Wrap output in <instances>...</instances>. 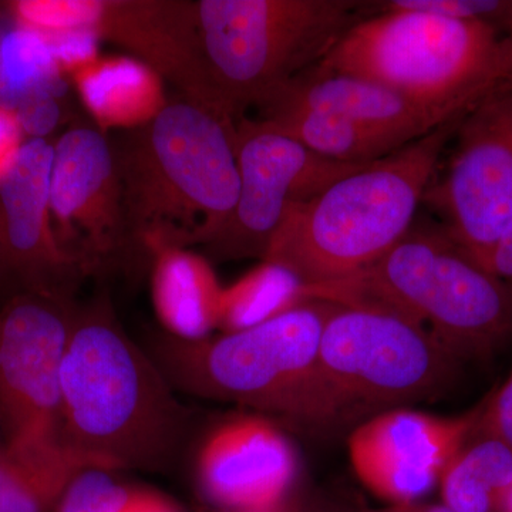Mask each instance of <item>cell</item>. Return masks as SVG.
<instances>
[{
  "mask_svg": "<svg viewBox=\"0 0 512 512\" xmlns=\"http://www.w3.org/2000/svg\"><path fill=\"white\" fill-rule=\"evenodd\" d=\"M60 383L64 446L111 471L163 470L180 456L194 414L107 296L77 306Z\"/></svg>",
  "mask_w": 512,
  "mask_h": 512,
  "instance_id": "obj_1",
  "label": "cell"
},
{
  "mask_svg": "<svg viewBox=\"0 0 512 512\" xmlns=\"http://www.w3.org/2000/svg\"><path fill=\"white\" fill-rule=\"evenodd\" d=\"M237 120L181 97L113 143L136 258L202 247L228 220L239 191Z\"/></svg>",
  "mask_w": 512,
  "mask_h": 512,
  "instance_id": "obj_2",
  "label": "cell"
},
{
  "mask_svg": "<svg viewBox=\"0 0 512 512\" xmlns=\"http://www.w3.org/2000/svg\"><path fill=\"white\" fill-rule=\"evenodd\" d=\"M464 117L292 207L262 262L291 272L306 289L338 284L376 264L412 228L441 154Z\"/></svg>",
  "mask_w": 512,
  "mask_h": 512,
  "instance_id": "obj_3",
  "label": "cell"
},
{
  "mask_svg": "<svg viewBox=\"0 0 512 512\" xmlns=\"http://www.w3.org/2000/svg\"><path fill=\"white\" fill-rule=\"evenodd\" d=\"M335 302L308 298L261 325L197 342L167 335L151 356L177 392L234 403L261 416L320 426L338 421L319 365Z\"/></svg>",
  "mask_w": 512,
  "mask_h": 512,
  "instance_id": "obj_4",
  "label": "cell"
},
{
  "mask_svg": "<svg viewBox=\"0 0 512 512\" xmlns=\"http://www.w3.org/2000/svg\"><path fill=\"white\" fill-rule=\"evenodd\" d=\"M306 298L367 302L424 326L458 359H488L512 338V288L441 224L412 228L376 264Z\"/></svg>",
  "mask_w": 512,
  "mask_h": 512,
  "instance_id": "obj_5",
  "label": "cell"
},
{
  "mask_svg": "<svg viewBox=\"0 0 512 512\" xmlns=\"http://www.w3.org/2000/svg\"><path fill=\"white\" fill-rule=\"evenodd\" d=\"M500 39L501 30L490 23L380 10L350 26L316 67L363 77L417 103L467 114L503 87Z\"/></svg>",
  "mask_w": 512,
  "mask_h": 512,
  "instance_id": "obj_6",
  "label": "cell"
},
{
  "mask_svg": "<svg viewBox=\"0 0 512 512\" xmlns=\"http://www.w3.org/2000/svg\"><path fill=\"white\" fill-rule=\"evenodd\" d=\"M366 3L355 0H197L212 83L238 119L318 66Z\"/></svg>",
  "mask_w": 512,
  "mask_h": 512,
  "instance_id": "obj_7",
  "label": "cell"
},
{
  "mask_svg": "<svg viewBox=\"0 0 512 512\" xmlns=\"http://www.w3.org/2000/svg\"><path fill=\"white\" fill-rule=\"evenodd\" d=\"M458 360L429 329L376 303L335 302L320 339L338 420L440 396L456 382Z\"/></svg>",
  "mask_w": 512,
  "mask_h": 512,
  "instance_id": "obj_8",
  "label": "cell"
},
{
  "mask_svg": "<svg viewBox=\"0 0 512 512\" xmlns=\"http://www.w3.org/2000/svg\"><path fill=\"white\" fill-rule=\"evenodd\" d=\"M8 8L20 25L43 35L90 30L173 84L183 99L235 116L208 73L191 0H18Z\"/></svg>",
  "mask_w": 512,
  "mask_h": 512,
  "instance_id": "obj_9",
  "label": "cell"
},
{
  "mask_svg": "<svg viewBox=\"0 0 512 512\" xmlns=\"http://www.w3.org/2000/svg\"><path fill=\"white\" fill-rule=\"evenodd\" d=\"M239 191L228 220L202 247L220 261L259 258L295 205L367 164L340 163L303 147L261 120H238ZM370 164V163H369Z\"/></svg>",
  "mask_w": 512,
  "mask_h": 512,
  "instance_id": "obj_10",
  "label": "cell"
},
{
  "mask_svg": "<svg viewBox=\"0 0 512 512\" xmlns=\"http://www.w3.org/2000/svg\"><path fill=\"white\" fill-rule=\"evenodd\" d=\"M77 305L18 292L0 309V429L9 446L60 443L62 365Z\"/></svg>",
  "mask_w": 512,
  "mask_h": 512,
  "instance_id": "obj_11",
  "label": "cell"
},
{
  "mask_svg": "<svg viewBox=\"0 0 512 512\" xmlns=\"http://www.w3.org/2000/svg\"><path fill=\"white\" fill-rule=\"evenodd\" d=\"M423 202L481 265L512 231V119L500 89L461 121L443 180Z\"/></svg>",
  "mask_w": 512,
  "mask_h": 512,
  "instance_id": "obj_12",
  "label": "cell"
},
{
  "mask_svg": "<svg viewBox=\"0 0 512 512\" xmlns=\"http://www.w3.org/2000/svg\"><path fill=\"white\" fill-rule=\"evenodd\" d=\"M50 208L60 244L93 275L136 258L113 143L96 126H74L53 144Z\"/></svg>",
  "mask_w": 512,
  "mask_h": 512,
  "instance_id": "obj_13",
  "label": "cell"
},
{
  "mask_svg": "<svg viewBox=\"0 0 512 512\" xmlns=\"http://www.w3.org/2000/svg\"><path fill=\"white\" fill-rule=\"evenodd\" d=\"M53 144L23 141L0 173V278L20 292L73 301L93 275L82 259L60 244L50 208Z\"/></svg>",
  "mask_w": 512,
  "mask_h": 512,
  "instance_id": "obj_14",
  "label": "cell"
},
{
  "mask_svg": "<svg viewBox=\"0 0 512 512\" xmlns=\"http://www.w3.org/2000/svg\"><path fill=\"white\" fill-rule=\"evenodd\" d=\"M480 416L450 419L407 407L373 414L350 433V464L360 483L387 503H416L440 483Z\"/></svg>",
  "mask_w": 512,
  "mask_h": 512,
  "instance_id": "obj_15",
  "label": "cell"
},
{
  "mask_svg": "<svg viewBox=\"0 0 512 512\" xmlns=\"http://www.w3.org/2000/svg\"><path fill=\"white\" fill-rule=\"evenodd\" d=\"M296 468L291 441L261 414L224 421L198 456V476L208 497L244 512L272 511L291 487Z\"/></svg>",
  "mask_w": 512,
  "mask_h": 512,
  "instance_id": "obj_16",
  "label": "cell"
},
{
  "mask_svg": "<svg viewBox=\"0 0 512 512\" xmlns=\"http://www.w3.org/2000/svg\"><path fill=\"white\" fill-rule=\"evenodd\" d=\"M259 109L262 117L279 111H320L417 138L468 114L417 103L383 84L316 66L286 84Z\"/></svg>",
  "mask_w": 512,
  "mask_h": 512,
  "instance_id": "obj_17",
  "label": "cell"
},
{
  "mask_svg": "<svg viewBox=\"0 0 512 512\" xmlns=\"http://www.w3.org/2000/svg\"><path fill=\"white\" fill-rule=\"evenodd\" d=\"M150 261L153 305L167 335L187 342L210 338L222 298L210 261L183 247L157 248Z\"/></svg>",
  "mask_w": 512,
  "mask_h": 512,
  "instance_id": "obj_18",
  "label": "cell"
},
{
  "mask_svg": "<svg viewBox=\"0 0 512 512\" xmlns=\"http://www.w3.org/2000/svg\"><path fill=\"white\" fill-rule=\"evenodd\" d=\"M72 79L103 133L144 126L168 103L164 80L131 56L99 57L74 72Z\"/></svg>",
  "mask_w": 512,
  "mask_h": 512,
  "instance_id": "obj_19",
  "label": "cell"
},
{
  "mask_svg": "<svg viewBox=\"0 0 512 512\" xmlns=\"http://www.w3.org/2000/svg\"><path fill=\"white\" fill-rule=\"evenodd\" d=\"M104 468L63 443L0 446V512H50L76 474ZM107 470V468H106Z\"/></svg>",
  "mask_w": 512,
  "mask_h": 512,
  "instance_id": "obj_20",
  "label": "cell"
},
{
  "mask_svg": "<svg viewBox=\"0 0 512 512\" xmlns=\"http://www.w3.org/2000/svg\"><path fill=\"white\" fill-rule=\"evenodd\" d=\"M259 120L313 153L340 163H375L419 140L404 131L369 126L320 111H279Z\"/></svg>",
  "mask_w": 512,
  "mask_h": 512,
  "instance_id": "obj_21",
  "label": "cell"
},
{
  "mask_svg": "<svg viewBox=\"0 0 512 512\" xmlns=\"http://www.w3.org/2000/svg\"><path fill=\"white\" fill-rule=\"evenodd\" d=\"M443 504L453 512H494L504 508L512 490V448L483 434L463 448L440 478Z\"/></svg>",
  "mask_w": 512,
  "mask_h": 512,
  "instance_id": "obj_22",
  "label": "cell"
},
{
  "mask_svg": "<svg viewBox=\"0 0 512 512\" xmlns=\"http://www.w3.org/2000/svg\"><path fill=\"white\" fill-rule=\"evenodd\" d=\"M298 279L264 262L234 285L222 289L220 323L222 333L241 332L274 319L305 301Z\"/></svg>",
  "mask_w": 512,
  "mask_h": 512,
  "instance_id": "obj_23",
  "label": "cell"
},
{
  "mask_svg": "<svg viewBox=\"0 0 512 512\" xmlns=\"http://www.w3.org/2000/svg\"><path fill=\"white\" fill-rule=\"evenodd\" d=\"M43 33L19 25L0 35V107L12 111L26 94L50 89L63 96L66 82Z\"/></svg>",
  "mask_w": 512,
  "mask_h": 512,
  "instance_id": "obj_24",
  "label": "cell"
},
{
  "mask_svg": "<svg viewBox=\"0 0 512 512\" xmlns=\"http://www.w3.org/2000/svg\"><path fill=\"white\" fill-rule=\"evenodd\" d=\"M106 468H84L73 477L56 505V512H121L133 490L119 483Z\"/></svg>",
  "mask_w": 512,
  "mask_h": 512,
  "instance_id": "obj_25",
  "label": "cell"
},
{
  "mask_svg": "<svg viewBox=\"0 0 512 512\" xmlns=\"http://www.w3.org/2000/svg\"><path fill=\"white\" fill-rule=\"evenodd\" d=\"M379 10H407L464 22L490 23L503 30L512 0H389L377 2Z\"/></svg>",
  "mask_w": 512,
  "mask_h": 512,
  "instance_id": "obj_26",
  "label": "cell"
},
{
  "mask_svg": "<svg viewBox=\"0 0 512 512\" xmlns=\"http://www.w3.org/2000/svg\"><path fill=\"white\" fill-rule=\"evenodd\" d=\"M60 94L50 89H36L26 94L13 110L23 136L46 140L60 120Z\"/></svg>",
  "mask_w": 512,
  "mask_h": 512,
  "instance_id": "obj_27",
  "label": "cell"
},
{
  "mask_svg": "<svg viewBox=\"0 0 512 512\" xmlns=\"http://www.w3.org/2000/svg\"><path fill=\"white\" fill-rule=\"evenodd\" d=\"M52 47L57 66L70 76L87 64L99 59L100 39L90 30H73V32L45 35Z\"/></svg>",
  "mask_w": 512,
  "mask_h": 512,
  "instance_id": "obj_28",
  "label": "cell"
},
{
  "mask_svg": "<svg viewBox=\"0 0 512 512\" xmlns=\"http://www.w3.org/2000/svg\"><path fill=\"white\" fill-rule=\"evenodd\" d=\"M478 429L505 441L512 448V373L491 403L481 410Z\"/></svg>",
  "mask_w": 512,
  "mask_h": 512,
  "instance_id": "obj_29",
  "label": "cell"
},
{
  "mask_svg": "<svg viewBox=\"0 0 512 512\" xmlns=\"http://www.w3.org/2000/svg\"><path fill=\"white\" fill-rule=\"evenodd\" d=\"M23 134L12 111L0 107V173L9 163L13 154L22 146Z\"/></svg>",
  "mask_w": 512,
  "mask_h": 512,
  "instance_id": "obj_30",
  "label": "cell"
},
{
  "mask_svg": "<svg viewBox=\"0 0 512 512\" xmlns=\"http://www.w3.org/2000/svg\"><path fill=\"white\" fill-rule=\"evenodd\" d=\"M485 268L490 269L493 274L503 279L512 288V231L494 249Z\"/></svg>",
  "mask_w": 512,
  "mask_h": 512,
  "instance_id": "obj_31",
  "label": "cell"
},
{
  "mask_svg": "<svg viewBox=\"0 0 512 512\" xmlns=\"http://www.w3.org/2000/svg\"><path fill=\"white\" fill-rule=\"evenodd\" d=\"M500 49H498V76L504 86L512 84V6L503 30H501Z\"/></svg>",
  "mask_w": 512,
  "mask_h": 512,
  "instance_id": "obj_32",
  "label": "cell"
},
{
  "mask_svg": "<svg viewBox=\"0 0 512 512\" xmlns=\"http://www.w3.org/2000/svg\"><path fill=\"white\" fill-rule=\"evenodd\" d=\"M370 512H453L446 505L441 504H421L419 501L416 503H404V504H390L389 507L383 508V510H376Z\"/></svg>",
  "mask_w": 512,
  "mask_h": 512,
  "instance_id": "obj_33",
  "label": "cell"
},
{
  "mask_svg": "<svg viewBox=\"0 0 512 512\" xmlns=\"http://www.w3.org/2000/svg\"><path fill=\"white\" fill-rule=\"evenodd\" d=\"M140 512H180L177 508L173 507L164 498L158 497L156 494L147 493L144 491L143 498H141Z\"/></svg>",
  "mask_w": 512,
  "mask_h": 512,
  "instance_id": "obj_34",
  "label": "cell"
},
{
  "mask_svg": "<svg viewBox=\"0 0 512 512\" xmlns=\"http://www.w3.org/2000/svg\"><path fill=\"white\" fill-rule=\"evenodd\" d=\"M144 491L133 490V494H131L130 500L127 501V504L124 505L123 510L121 512H140L141 498H143Z\"/></svg>",
  "mask_w": 512,
  "mask_h": 512,
  "instance_id": "obj_35",
  "label": "cell"
},
{
  "mask_svg": "<svg viewBox=\"0 0 512 512\" xmlns=\"http://www.w3.org/2000/svg\"><path fill=\"white\" fill-rule=\"evenodd\" d=\"M500 93L512 119V84H507V86L501 87Z\"/></svg>",
  "mask_w": 512,
  "mask_h": 512,
  "instance_id": "obj_36",
  "label": "cell"
},
{
  "mask_svg": "<svg viewBox=\"0 0 512 512\" xmlns=\"http://www.w3.org/2000/svg\"><path fill=\"white\" fill-rule=\"evenodd\" d=\"M504 508H505V510H507V512H512V490H511L510 495H508L507 503H505Z\"/></svg>",
  "mask_w": 512,
  "mask_h": 512,
  "instance_id": "obj_37",
  "label": "cell"
},
{
  "mask_svg": "<svg viewBox=\"0 0 512 512\" xmlns=\"http://www.w3.org/2000/svg\"><path fill=\"white\" fill-rule=\"evenodd\" d=\"M3 443H5V440H3L2 429H0V446H2Z\"/></svg>",
  "mask_w": 512,
  "mask_h": 512,
  "instance_id": "obj_38",
  "label": "cell"
},
{
  "mask_svg": "<svg viewBox=\"0 0 512 512\" xmlns=\"http://www.w3.org/2000/svg\"><path fill=\"white\" fill-rule=\"evenodd\" d=\"M265 512H272V511H265Z\"/></svg>",
  "mask_w": 512,
  "mask_h": 512,
  "instance_id": "obj_39",
  "label": "cell"
}]
</instances>
